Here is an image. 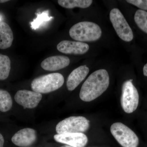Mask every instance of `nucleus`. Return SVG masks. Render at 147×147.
I'll return each instance as SVG.
<instances>
[{"instance_id":"obj_1","label":"nucleus","mask_w":147,"mask_h":147,"mask_svg":"<svg viewBox=\"0 0 147 147\" xmlns=\"http://www.w3.org/2000/svg\"><path fill=\"white\" fill-rule=\"evenodd\" d=\"M110 84L108 71L100 69L93 72L82 85L79 96L81 100L90 102L99 97L107 90Z\"/></svg>"},{"instance_id":"obj_2","label":"nucleus","mask_w":147,"mask_h":147,"mask_svg":"<svg viewBox=\"0 0 147 147\" xmlns=\"http://www.w3.org/2000/svg\"><path fill=\"white\" fill-rule=\"evenodd\" d=\"M69 34L72 39L79 42H92L100 38L102 31L95 23L83 21L72 26L69 30Z\"/></svg>"},{"instance_id":"obj_3","label":"nucleus","mask_w":147,"mask_h":147,"mask_svg":"<svg viewBox=\"0 0 147 147\" xmlns=\"http://www.w3.org/2000/svg\"><path fill=\"white\" fill-rule=\"evenodd\" d=\"M64 83V78L61 74H49L34 79L31 88L33 91L39 93H48L59 89Z\"/></svg>"},{"instance_id":"obj_4","label":"nucleus","mask_w":147,"mask_h":147,"mask_svg":"<svg viewBox=\"0 0 147 147\" xmlns=\"http://www.w3.org/2000/svg\"><path fill=\"white\" fill-rule=\"evenodd\" d=\"M90 121L82 116H72L59 122L57 124L56 130L58 134L82 133L89 128Z\"/></svg>"},{"instance_id":"obj_5","label":"nucleus","mask_w":147,"mask_h":147,"mask_svg":"<svg viewBox=\"0 0 147 147\" xmlns=\"http://www.w3.org/2000/svg\"><path fill=\"white\" fill-rule=\"evenodd\" d=\"M111 134L123 147H137L139 138L129 127L121 123H113L110 127Z\"/></svg>"},{"instance_id":"obj_6","label":"nucleus","mask_w":147,"mask_h":147,"mask_svg":"<svg viewBox=\"0 0 147 147\" xmlns=\"http://www.w3.org/2000/svg\"><path fill=\"white\" fill-rule=\"evenodd\" d=\"M139 102V94L132 84V80L125 81L123 85L121 98L123 109L127 113H132L137 109Z\"/></svg>"},{"instance_id":"obj_7","label":"nucleus","mask_w":147,"mask_h":147,"mask_svg":"<svg viewBox=\"0 0 147 147\" xmlns=\"http://www.w3.org/2000/svg\"><path fill=\"white\" fill-rule=\"evenodd\" d=\"M110 18L117 34L120 38L126 42H130L134 38L133 32L123 14L117 8L110 11Z\"/></svg>"},{"instance_id":"obj_8","label":"nucleus","mask_w":147,"mask_h":147,"mask_svg":"<svg viewBox=\"0 0 147 147\" xmlns=\"http://www.w3.org/2000/svg\"><path fill=\"white\" fill-rule=\"evenodd\" d=\"M42 98L41 94L28 90H20L14 96L15 101L24 108L32 109L37 106Z\"/></svg>"},{"instance_id":"obj_9","label":"nucleus","mask_w":147,"mask_h":147,"mask_svg":"<svg viewBox=\"0 0 147 147\" xmlns=\"http://www.w3.org/2000/svg\"><path fill=\"white\" fill-rule=\"evenodd\" d=\"M54 137L56 142L72 147H84L88 142V137L82 133L57 134Z\"/></svg>"},{"instance_id":"obj_10","label":"nucleus","mask_w":147,"mask_h":147,"mask_svg":"<svg viewBox=\"0 0 147 147\" xmlns=\"http://www.w3.org/2000/svg\"><path fill=\"white\" fill-rule=\"evenodd\" d=\"M57 49L64 54L83 55L89 50V46L87 43L79 41L64 40L58 44Z\"/></svg>"},{"instance_id":"obj_11","label":"nucleus","mask_w":147,"mask_h":147,"mask_svg":"<svg viewBox=\"0 0 147 147\" xmlns=\"http://www.w3.org/2000/svg\"><path fill=\"white\" fill-rule=\"evenodd\" d=\"M36 132L33 129L26 128L17 131L11 138L14 144L20 147H27L36 141Z\"/></svg>"},{"instance_id":"obj_12","label":"nucleus","mask_w":147,"mask_h":147,"mask_svg":"<svg viewBox=\"0 0 147 147\" xmlns=\"http://www.w3.org/2000/svg\"><path fill=\"white\" fill-rule=\"evenodd\" d=\"M70 63L68 57L62 55L46 58L41 63V67L47 71H55L66 67Z\"/></svg>"},{"instance_id":"obj_13","label":"nucleus","mask_w":147,"mask_h":147,"mask_svg":"<svg viewBox=\"0 0 147 147\" xmlns=\"http://www.w3.org/2000/svg\"><path fill=\"white\" fill-rule=\"evenodd\" d=\"M89 72V68L86 65L80 66L73 70L67 81L68 90L73 91L84 81Z\"/></svg>"},{"instance_id":"obj_14","label":"nucleus","mask_w":147,"mask_h":147,"mask_svg":"<svg viewBox=\"0 0 147 147\" xmlns=\"http://www.w3.org/2000/svg\"><path fill=\"white\" fill-rule=\"evenodd\" d=\"M13 39V32L8 24L0 23V49H7L12 45Z\"/></svg>"},{"instance_id":"obj_15","label":"nucleus","mask_w":147,"mask_h":147,"mask_svg":"<svg viewBox=\"0 0 147 147\" xmlns=\"http://www.w3.org/2000/svg\"><path fill=\"white\" fill-rule=\"evenodd\" d=\"M92 2L91 0H59L58 3L61 6L67 9L86 8L91 5Z\"/></svg>"},{"instance_id":"obj_16","label":"nucleus","mask_w":147,"mask_h":147,"mask_svg":"<svg viewBox=\"0 0 147 147\" xmlns=\"http://www.w3.org/2000/svg\"><path fill=\"white\" fill-rule=\"evenodd\" d=\"M11 69V61L8 56L0 54V80L8 78Z\"/></svg>"},{"instance_id":"obj_17","label":"nucleus","mask_w":147,"mask_h":147,"mask_svg":"<svg viewBox=\"0 0 147 147\" xmlns=\"http://www.w3.org/2000/svg\"><path fill=\"white\" fill-rule=\"evenodd\" d=\"M12 99L9 93L5 90L0 89V111L7 112L12 108Z\"/></svg>"},{"instance_id":"obj_18","label":"nucleus","mask_w":147,"mask_h":147,"mask_svg":"<svg viewBox=\"0 0 147 147\" xmlns=\"http://www.w3.org/2000/svg\"><path fill=\"white\" fill-rule=\"evenodd\" d=\"M134 21L139 28L147 34V12L138 9L135 13Z\"/></svg>"},{"instance_id":"obj_19","label":"nucleus","mask_w":147,"mask_h":147,"mask_svg":"<svg viewBox=\"0 0 147 147\" xmlns=\"http://www.w3.org/2000/svg\"><path fill=\"white\" fill-rule=\"evenodd\" d=\"M49 11H45L41 13L37 14V17L30 23L31 28L33 30H36L40 27L43 23L50 21L53 17L48 16Z\"/></svg>"},{"instance_id":"obj_20","label":"nucleus","mask_w":147,"mask_h":147,"mask_svg":"<svg viewBox=\"0 0 147 147\" xmlns=\"http://www.w3.org/2000/svg\"><path fill=\"white\" fill-rule=\"evenodd\" d=\"M126 1L143 10H147V0H128Z\"/></svg>"},{"instance_id":"obj_21","label":"nucleus","mask_w":147,"mask_h":147,"mask_svg":"<svg viewBox=\"0 0 147 147\" xmlns=\"http://www.w3.org/2000/svg\"><path fill=\"white\" fill-rule=\"evenodd\" d=\"M4 144V139L3 135L0 133V147H3Z\"/></svg>"},{"instance_id":"obj_22","label":"nucleus","mask_w":147,"mask_h":147,"mask_svg":"<svg viewBox=\"0 0 147 147\" xmlns=\"http://www.w3.org/2000/svg\"><path fill=\"white\" fill-rule=\"evenodd\" d=\"M143 73L144 76H147V63L144 66L143 68Z\"/></svg>"},{"instance_id":"obj_23","label":"nucleus","mask_w":147,"mask_h":147,"mask_svg":"<svg viewBox=\"0 0 147 147\" xmlns=\"http://www.w3.org/2000/svg\"><path fill=\"white\" fill-rule=\"evenodd\" d=\"M3 16L1 14H0V23L3 22Z\"/></svg>"},{"instance_id":"obj_24","label":"nucleus","mask_w":147,"mask_h":147,"mask_svg":"<svg viewBox=\"0 0 147 147\" xmlns=\"http://www.w3.org/2000/svg\"><path fill=\"white\" fill-rule=\"evenodd\" d=\"M7 1V0H2L1 1L0 0V3H4L7 2L8 1Z\"/></svg>"},{"instance_id":"obj_25","label":"nucleus","mask_w":147,"mask_h":147,"mask_svg":"<svg viewBox=\"0 0 147 147\" xmlns=\"http://www.w3.org/2000/svg\"><path fill=\"white\" fill-rule=\"evenodd\" d=\"M61 147H72L71 146H68V145H64V146H62Z\"/></svg>"}]
</instances>
